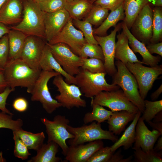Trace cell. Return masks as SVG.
Returning a JSON list of instances; mask_svg holds the SVG:
<instances>
[{
	"label": "cell",
	"mask_w": 162,
	"mask_h": 162,
	"mask_svg": "<svg viewBox=\"0 0 162 162\" xmlns=\"http://www.w3.org/2000/svg\"><path fill=\"white\" fill-rule=\"evenodd\" d=\"M41 70L31 68L19 58L8 59L3 71L8 86L12 88H26L30 93Z\"/></svg>",
	"instance_id": "1"
},
{
	"label": "cell",
	"mask_w": 162,
	"mask_h": 162,
	"mask_svg": "<svg viewBox=\"0 0 162 162\" xmlns=\"http://www.w3.org/2000/svg\"><path fill=\"white\" fill-rule=\"evenodd\" d=\"M23 15L21 21L11 28L22 32L27 36L45 38V13L34 0H23Z\"/></svg>",
	"instance_id": "2"
},
{
	"label": "cell",
	"mask_w": 162,
	"mask_h": 162,
	"mask_svg": "<svg viewBox=\"0 0 162 162\" xmlns=\"http://www.w3.org/2000/svg\"><path fill=\"white\" fill-rule=\"evenodd\" d=\"M117 71L112 76V84L122 88L127 98L142 113L145 110L144 100L141 97L137 81L125 65L120 61L115 62Z\"/></svg>",
	"instance_id": "3"
},
{
	"label": "cell",
	"mask_w": 162,
	"mask_h": 162,
	"mask_svg": "<svg viewBox=\"0 0 162 162\" xmlns=\"http://www.w3.org/2000/svg\"><path fill=\"white\" fill-rule=\"evenodd\" d=\"M106 73H92L80 68L75 76V85L82 94L91 99L101 92L111 91L119 89L117 85L108 84L105 76Z\"/></svg>",
	"instance_id": "4"
},
{
	"label": "cell",
	"mask_w": 162,
	"mask_h": 162,
	"mask_svg": "<svg viewBox=\"0 0 162 162\" xmlns=\"http://www.w3.org/2000/svg\"><path fill=\"white\" fill-rule=\"evenodd\" d=\"M67 130L74 136L73 138L69 139L68 142L70 146H76L102 140H109L115 142L118 139V136L111 132L103 129L101 124L94 121L89 125L79 127L68 125Z\"/></svg>",
	"instance_id": "5"
},
{
	"label": "cell",
	"mask_w": 162,
	"mask_h": 162,
	"mask_svg": "<svg viewBox=\"0 0 162 162\" xmlns=\"http://www.w3.org/2000/svg\"><path fill=\"white\" fill-rule=\"evenodd\" d=\"M59 74H60L54 71L42 70L30 93L31 100L40 102L44 109L49 114L62 106L60 103L52 97L48 86L49 80Z\"/></svg>",
	"instance_id": "6"
},
{
	"label": "cell",
	"mask_w": 162,
	"mask_h": 162,
	"mask_svg": "<svg viewBox=\"0 0 162 162\" xmlns=\"http://www.w3.org/2000/svg\"><path fill=\"white\" fill-rule=\"evenodd\" d=\"M40 121L46 127L48 135L47 142L53 141L56 143L65 156L69 147L67 144L66 140L74 137L67 130L69 120L64 116L58 115L54 117L52 121L45 117L41 118Z\"/></svg>",
	"instance_id": "7"
},
{
	"label": "cell",
	"mask_w": 162,
	"mask_h": 162,
	"mask_svg": "<svg viewBox=\"0 0 162 162\" xmlns=\"http://www.w3.org/2000/svg\"><path fill=\"white\" fill-rule=\"evenodd\" d=\"M142 64L127 62L125 65L135 77L141 97L145 100L155 81L162 74V65L147 67Z\"/></svg>",
	"instance_id": "8"
},
{
	"label": "cell",
	"mask_w": 162,
	"mask_h": 162,
	"mask_svg": "<svg viewBox=\"0 0 162 162\" xmlns=\"http://www.w3.org/2000/svg\"><path fill=\"white\" fill-rule=\"evenodd\" d=\"M52 83L59 92L55 96V99L62 106L69 110L74 107L86 106V102L82 98V94L77 86L67 83L60 74L54 77Z\"/></svg>",
	"instance_id": "9"
},
{
	"label": "cell",
	"mask_w": 162,
	"mask_h": 162,
	"mask_svg": "<svg viewBox=\"0 0 162 162\" xmlns=\"http://www.w3.org/2000/svg\"><path fill=\"white\" fill-rule=\"evenodd\" d=\"M92 104L107 107L112 112L125 110L136 114L139 111L127 98L122 90L119 89L101 92L91 99V104Z\"/></svg>",
	"instance_id": "10"
},
{
	"label": "cell",
	"mask_w": 162,
	"mask_h": 162,
	"mask_svg": "<svg viewBox=\"0 0 162 162\" xmlns=\"http://www.w3.org/2000/svg\"><path fill=\"white\" fill-rule=\"evenodd\" d=\"M47 44L53 57L63 69L74 76L79 72L83 62V58L74 53L67 45L63 43Z\"/></svg>",
	"instance_id": "11"
},
{
	"label": "cell",
	"mask_w": 162,
	"mask_h": 162,
	"mask_svg": "<svg viewBox=\"0 0 162 162\" xmlns=\"http://www.w3.org/2000/svg\"><path fill=\"white\" fill-rule=\"evenodd\" d=\"M72 20L70 17L62 30L47 42L51 45L58 43L65 44L74 53L80 56V50L86 42L82 32L74 26Z\"/></svg>",
	"instance_id": "12"
},
{
	"label": "cell",
	"mask_w": 162,
	"mask_h": 162,
	"mask_svg": "<svg viewBox=\"0 0 162 162\" xmlns=\"http://www.w3.org/2000/svg\"><path fill=\"white\" fill-rule=\"evenodd\" d=\"M153 19L152 9L148 4L139 13L130 28L132 35L146 45L152 36Z\"/></svg>",
	"instance_id": "13"
},
{
	"label": "cell",
	"mask_w": 162,
	"mask_h": 162,
	"mask_svg": "<svg viewBox=\"0 0 162 162\" xmlns=\"http://www.w3.org/2000/svg\"><path fill=\"white\" fill-rule=\"evenodd\" d=\"M121 28V23H120L115 26L114 29L108 35L100 36L94 35L103 52L106 74L112 76L117 71L115 63L116 37L117 32Z\"/></svg>",
	"instance_id": "14"
},
{
	"label": "cell",
	"mask_w": 162,
	"mask_h": 162,
	"mask_svg": "<svg viewBox=\"0 0 162 162\" xmlns=\"http://www.w3.org/2000/svg\"><path fill=\"white\" fill-rule=\"evenodd\" d=\"M46 43L40 38L27 36L20 58L31 68L41 69L39 62Z\"/></svg>",
	"instance_id": "15"
},
{
	"label": "cell",
	"mask_w": 162,
	"mask_h": 162,
	"mask_svg": "<svg viewBox=\"0 0 162 162\" xmlns=\"http://www.w3.org/2000/svg\"><path fill=\"white\" fill-rule=\"evenodd\" d=\"M136 136L132 149L140 148L143 151L149 152L153 149L154 145L159 137L162 136L158 131L149 130L143 120L139 118L136 127Z\"/></svg>",
	"instance_id": "16"
},
{
	"label": "cell",
	"mask_w": 162,
	"mask_h": 162,
	"mask_svg": "<svg viewBox=\"0 0 162 162\" xmlns=\"http://www.w3.org/2000/svg\"><path fill=\"white\" fill-rule=\"evenodd\" d=\"M70 17L69 13L65 8L52 13H45V39L48 42L62 30Z\"/></svg>",
	"instance_id": "17"
},
{
	"label": "cell",
	"mask_w": 162,
	"mask_h": 162,
	"mask_svg": "<svg viewBox=\"0 0 162 162\" xmlns=\"http://www.w3.org/2000/svg\"><path fill=\"white\" fill-rule=\"evenodd\" d=\"M104 146L102 140L89 142L86 144L70 146L65 159L70 162H87L94 153Z\"/></svg>",
	"instance_id": "18"
},
{
	"label": "cell",
	"mask_w": 162,
	"mask_h": 162,
	"mask_svg": "<svg viewBox=\"0 0 162 162\" xmlns=\"http://www.w3.org/2000/svg\"><path fill=\"white\" fill-rule=\"evenodd\" d=\"M122 28L127 36L129 46L134 53H139L142 58V62L144 64L150 67L158 65L161 58L158 56H154L148 51L146 45L136 38L131 34L125 23L123 21L121 23Z\"/></svg>",
	"instance_id": "19"
},
{
	"label": "cell",
	"mask_w": 162,
	"mask_h": 162,
	"mask_svg": "<svg viewBox=\"0 0 162 162\" xmlns=\"http://www.w3.org/2000/svg\"><path fill=\"white\" fill-rule=\"evenodd\" d=\"M39 66L42 70L55 71L65 77V81L69 84H75V76L66 73L55 58L51 52L50 46L47 42L40 58Z\"/></svg>",
	"instance_id": "20"
},
{
	"label": "cell",
	"mask_w": 162,
	"mask_h": 162,
	"mask_svg": "<svg viewBox=\"0 0 162 162\" xmlns=\"http://www.w3.org/2000/svg\"><path fill=\"white\" fill-rule=\"evenodd\" d=\"M23 8L20 0H8L0 10V22L6 25L19 22Z\"/></svg>",
	"instance_id": "21"
},
{
	"label": "cell",
	"mask_w": 162,
	"mask_h": 162,
	"mask_svg": "<svg viewBox=\"0 0 162 162\" xmlns=\"http://www.w3.org/2000/svg\"><path fill=\"white\" fill-rule=\"evenodd\" d=\"M117 41L116 43L115 57L125 64L127 62H138L144 64L139 61L134 53L130 48L128 38L122 31L117 35Z\"/></svg>",
	"instance_id": "22"
},
{
	"label": "cell",
	"mask_w": 162,
	"mask_h": 162,
	"mask_svg": "<svg viewBox=\"0 0 162 162\" xmlns=\"http://www.w3.org/2000/svg\"><path fill=\"white\" fill-rule=\"evenodd\" d=\"M136 114L125 110L112 112L107 120L109 130L115 135H119L124 130L127 124L133 120Z\"/></svg>",
	"instance_id": "23"
},
{
	"label": "cell",
	"mask_w": 162,
	"mask_h": 162,
	"mask_svg": "<svg viewBox=\"0 0 162 162\" xmlns=\"http://www.w3.org/2000/svg\"><path fill=\"white\" fill-rule=\"evenodd\" d=\"M9 54L8 59L20 58L27 36L20 31L11 29L8 34Z\"/></svg>",
	"instance_id": "24"
},
{
	"label": "cell",
	"mask_w": 162,
	"mask_h": 162,
	"mask_svg": "<svg viewBox=\"0 0 162 162\" xmlns=\"http://www.w3.org/2000/svg\"><path fill=\"white\" fill-rule=\"evenodd\" d=\"M59 146L50 141L43 144L37 151V154L28 160V162H58L61 158L56 156Z\"/></svg>",
	"instance_id": "25"
},
{
	"label": "cell",
	"mask_w": 162,
	"mask_h": 162,
	"mask_svg": "<svg viewBox=\"0 0 162 162\" xmlns=\"http://www.w3.org/2000/svg\"><path fill=\"white\" fill-rule=\"evenodd\" d=\"M142 113L139 111L136 114L130 125L126 129L121 137L110 146L111 151L115 152L118 148L123 146L124 149L130 148L134 143L136 139V127Z\"/></svg>",
	"instance_id": "26"
},
{
	"label": "cell",
	"mask_w": 162,
	"mask_h": 162,
	"mask_svg": "<svg viewBox=\"0 0 162 162\" xmlns=\"http://www.w3.org/2000/svg\"><path fill=\"white\" fill-rule=\"evenodd\" d=\"M124 2L117 9L111 11L98 27L93 29L94 34L100 36H105L110 27H115L119 21H124Z\"/></svg>",
	"instance_id": "27"
},
{
	"label": "cell",
	"mask_w": 162,
	"mask_h": 162,
	"mask_svg": "<svg viewBox=\"0 0 162 162\" xmlns=\"http://www.w3.org/2000/svg\"><path fill=\"white\" fill-rule=\"evenodd\" d=\"M152 0H125V18L123 22L130 29L137 15L142 8Z\"/></svg>",
	"instance_id": "28"
},
{
	"label": "cell",
	"mask_w": 162,
	"mask_h": 162,
	"mask_svg": "<svg viewBox=\"0 0 162 162\" xmlns=\"http://www.w3.org/2000/svg\"><path fill=\"white\" fill-rule=\"evenodd\" d=\"M91 0H80L67 2L64 8L73 19L85 18L93 6Z\"/></svg>",
	"instance_id": "29"
},
{
	"label": "cell",
	"mask_w": 162,
	"mask_h": 162,
	"mask_svg": "<svg viewBox=\"0 0 162 162\" xmlns=\"http://www.w3.org/2000/svg\"><path fill=\"white\" fill-rule=\"evenodd\" d=\"M23 141L28 149H38L44 144L45 136L43 132L33 133L21 128L12 131Z\"/></svg>",
	"instance_id": "30"
},
{
	"label": "cell",
	"mask_w": 162,
	"mask_h": 162,
	"mask_svg": "<svg viewBox=\"0 0 162 162\" xmlns=\"http://www.w3.org/2000/svg\"><path fill=\"white\" fill-rule=\"evenodd\" d=\"M121 152L120 149L115 153L111 151L110 146L103 147L94 153L87 162H124Z\"/></svg>",
	"instance_id": "31"
},
{
	"label": "cell",
	"mask_w": 162,
	"mask_h": 162,
	"mask_svg": "<svg viewBox=\"0 0 162 162\" xmlns=\"http://www.w3.org/2000/svg\"><path fill=\"white\" fill-rule=\"evenodd\" d=\"M92 110L85 114L83 122L85 124L96 121L100 123L107 120L112 115V112L104 108L103 106L97 104H91Z\"/></svg>",
	"instance_id": "32"
},
{
	"label": "cell",
	"mask_w": 162,
	"mask_h": 162,
	"mask_svg": "<svg viewBox=\"0 0 162 162\" xmlns=\"http://www.w3.org/2000/svg\"><path fill=\"white\" fill-rule=\"evenodd\" d=\"M153 13V33L150 43L155 44L162 41V10L161 7L155 6Z\"/></svg>",
	"instance_id": "33"
},
{
	"label": "cell",
	"mask_w": 162,
	"mask_h": 162,
	"mask_svg": "<svg viewBox=\"0 0 162 162\" xmlns=\"http://www.w3.org/2000/svg\"><path fill=\"white\" fill-rule=\"evenodd\" d=\"M109 10L100 6L93 5L90 11L85 17L84 20L92 25L100 26L108 15Z\"/></svg>",
	"instance_id": "34"
},
{
	"label": "cell",
	"mask_w": 162,
	"mask_h": 162,
	"mask_svg": "<svg viewBox=\"0 0 162 162\" xmlns=\"http://www.w3.org/2000/svg\"><path fill=\"white\" fill-rule=\"evenodd\" d=\"M134 161L136 162H162V153L153 149L148 152L143 151L140 148L134 149Z\"/></svg>",
	"instance_id": "35"
},
{
	"label": "cell",
	"mask_w": 162,
	"mask_h": 162,
	"mask_svg": "<svg viewBox=\"0 0 162 162\" xmlns=\"http://www.w3.org/2000/svg\"><path fill=\"white\" fill-rule=\"evenodd\" d=\"M145 110L141 118L146 122L151 121L159 112L162 111V100L150 101L144 100Z\"/></svg>",
	"instance_id": "36"
},
{
	"label": "cell",
	"mask_w": 162,
	"mask_h": 162,
	"mask_svg": "<svg viewBox=\"0 0 162 162\" xmlns=\"http://www.w3.org/2000/svg\"><path fill=\"white\" fill-rule=\"evenodd\" d=\"M72 21L73 24L82 32L87 43L99 44L94 37L91 24L85 20H81L75 19H73Z\"/></svg>",
	"instance_id": "37"
},
{
	"label": "cell",
	"mask_w": 162,
	"mask_h": 162,
	"mask_svg": "<svg viewBox=\"0 0 162 162\" xmlns=\"http://www.w3.org/2000/svg\"><path fill=\"white\" fill-rule=\"evenodd\" d=\"M80 56L82 57L95 58L104 61L103 52L100 46L98 44L86 43L82 47Z\"/></svg>",
	"instance_id": "38"
},
{
	"label": "cell",
	"mask_w": 162,
	"mask_h": 162,
	"mask_svg": "<svg viewBox=\"0 0 162 162\" xmlns=\"http://www.w3.org/2000/svg\"><path fill=\"white\" fill-rule=\"evenodd\" d=\"M82 69L92 73H106L104 62L98 58L82 57Z\"/></svg>",
	"instance_id": "39"
},
{
	"label": "cell",
	"mask_w": 162,
	"mask_h": 162,
	"mask_svg": "<svg viewBox=\"0 0 162 162\" xmlns=\"http://www.w3.org/2000/svg\"><path fill=\"white\" fill-rule=\"evenodd\" d=\"M13 116L2 111L0 112V128L8 129L12 131L22 128L23 125L22 120L20 118L14 120Z\"/></svg>",
	"instance_id": "40"
},
{
	"label": "cell",
	"mask_w": 162,
	"mask_h": 162,
	"mask_svg": "<svg viewBox=\"0 0 162 162\" xmlns=\"http://www.w3.org/2000/svg\"><path fill=\"white\" fill-rule=\"evenodd\" d=\"M66 0H46L37 2L41 9L46 13H51L64 8Z\"/></svg>",
	"instance_id": "41"
},
{
	"label": "cell",
	"mask_w": 162,
	"mask_h": 162,
	"mask_svg": "<svg viewBox=\"0 0 162 162\" xmlns=\"http://www.w3.org/2000/svg\"><path fill=\"white\" fill-rule=\"evenodd\" d=\"M13 133L14 142V156L22 160L27 159L29 156L31 155L28 148L22 140L15 133Z\"/></svg>",
	"instance_id": "42"
},
{
	"label": "cell",
	"mask_w": 162,
	"mask_h": 162,
	"mask_svg": "<svg viewBox=\"0 0 162 162\" xmlns=\"http://www.w3.org/2000/svg\"><path fill=\"white\" fill-rule=\"evenodd\" d=\"M9 48L7 34L0 40V68L4 69L8 60Z\"/></svg>",
	"instance_id": "43"
},
{
	"label": "cell",
	"mask_w": 162,
	"mask_h": 162,
	"mask_svg": "<svg viewBox=\"0 0 162 162\" xmlns=\"http://www.w3.org/2000/svg\"><path fill=\"white\" fill-rule=\"evenodd\" d=\"M125 0H96L94 2L95 4L100 6L102 7L113 11L118 8Z\"/></svg>",
	"instance_id": "44"
},
{
	"label": "cell",
	"mask_w": 162,
	"mask_h": 162,
	"mask_svg": "<svg viewBox=\"0 0 162 162\" xmlns=\"http://www.w3.org/2000/svg\"><path fill=\"white\" fill-rule=\"evenodd\" d=\"M15 88H12L8 86L2 93H0V110L2 112L7 114L13 115V114L6 107V100L10 94L14 91Z\"/></svg>",
	"instance_id": "45"
},
{
	"label": "cell",
	"mask_w": 162,
	"mask_h": 162,
	"mask_svg": "<svg viewBox=\"0 0 162 162\" xmlns=\"http://www.w3.org/2000/svg\"><path fill=\"white\" fill-rule=\"evenodd\" d=\"M13 106L15 110L19 112H23L28 108V102L24 98H18L14 101Z\"/></svg>",
	"instance_id": "46"
},
{
	"label": "cell",
	"mask_w": 162,
	"mask_h": 162,
	"mask_svg": "<svg viewBox=\"0 0 162 162\" xmlns=\"http://www.w3.org/2000/svg\"><path fill=\"white\" fill-rule=\"evenodd\" d=\"M146 47L151 54L155 53L162 56V42L155 44L149 43L146 45Z\"/></svg>",
	"instance_id": "47"
},
{
	"label": "cell",
	"mask_w": 162,
	"mask_h": 162,
	"mask_svg": "<svg viewBox=\"0 0 162 162\" xmlns=\"http://www.w3.org/2000/svg\"><path fill=\"white\" fill-rule=\"evenodd\" d=\"M3 70L0 71V93L8 86L4 77Z\"/></svg>",
	"instance_id": "48"
},
{
	"label": "cell",
	"mask_w": 162,
	"mask_h": 162,
	"mask_svg": "<svg viewBox=\"0 0 162 162\" xmlns=\"http://www.w3.org/2000/svg\"><path fill=\"white\" fill-rule=\"evenodd\" d=\"M148 123L152 128L153 129L157 130L162 135V122H154L151 121L148 122Z\"/></svg>",
	"instance_id": "49"
},
{
	"label": "cell",
	"mask_w": 162,
	"mask_h": 162,
	"mask_svg": "<svg viewBox=\"0 0 162 162\" xmlns=\"http://www.w3.org/2000/svg\"><path fill=\"white\" fill-rule=\"evenodd\" d=\"M10 30L7 25L0 22V40L4 36L8 34Z\"/></svg>",
	"instance_id": "50"
},
{
	"label": "cell",
	"mask_w": 162,
	"mask_h": 162,
	"mask_svg": "<svg viewBox=\"0 0 162 162\" xmlns=\"http://www.w3.org/2000/svg\"><path fill=\"white\" fill-rule=\"evenodd\" d=\"M162 92V84H161L158 88L152 93L151 95V98L152 100L157 99Z\"/></svg>",
	"instance_id": "51"
},
{
	"label": "cell",
	"mask_w": 162,
	"mask_h": 162,
	"mask_svg": "<svg viewBox=\"0 0 162 162\" xmlns=\"http://www.w3.org/2000/svg\"><path fill=\"white\" fill-rule=\"evenodd\" d=\"M157 142L153 148V150L157 152L162 153V136L159 137Z\"/></svg>",
	"instance_id": "52"
},
{
	"label": "cell",
	"mask_w": 162,
	"mask_h": 162,
	"mask_svg": "<svg viewBox=\"0 0 162 162\" xmlns=\"http://www.w3.org/2000/svg\"><path fill=\"white\" fill-rule=\"evenodd\" d=\"M152 122H159L162 121V111L158 113L152 119Z\"/></svg>",
	"instance_id": "53"
},
{
	"label": "cell",
	"mask_w": 162,
	"mask_h": 162,
	"mask_svg": "<svg viewBox=\"0 0 162 162\" xmlns=\"http://www.w3.org/2000/svg\"><path fill=\"white\" fill-rule=\"evenodd\" d=\"M153 4L155 6L162 7V0H153Z\"/></svg>",
	"instance_id": "54"
},
{
	"label": "cell",
	"mask_w": 162,
	"mask_h": 162,
	"mask_svg": "<svg viewBox=\"0 0 162 162\" xmlns=\"http://www.w3.org/2000/svg\"><path fill=\"white\" fill-rule=\"evenodd\" d=\"M8 0H0V10Z\"/></svg>",
	"instance_id": "55"
},
{
	"label": "cell",
	"mask_w": 162,
	"mask_h": 162,
	"mask_svg": "<svg viewBox=\"0 0 162 162\" xmlns=\"http://www.w3.org/2000/svg\"><path fill=\"white\" fill-rule=\"evenodd\" d=\"M6 159L4 158L2 155V152H0V162H6Z\"/></svg>",
	"instance_id": "56"
},
{
	"label": "cell",
	"mask_w": 162,
	"mask_h": 162,
	"mask_svg": "<svg viewBox=\"0 0 162 162\" xmlns=\"http://www.w3.org/2000/svg\"><path fill=\"white\" fill-rule=\"evenodd\" d=\"M36 2H40L44 1L46 0H34Z\"/></svg>",
	"instance_id": "57"
},
{
	"label": "cell",
	"mask_w": 162,
	"mask_h": 162,
	"mask_svg": "<svg viewBox=\"0 0 162 162\" xmlns=\"http://www.w3.org/2000/svg\"><path fill=\"white\" fill-rule=\"evenodd\" d=\"M67 1V2H71L74 1H76V0H66Z\"/></svg>",
	"instance_id": "58"
},
{
	"label": "cell",
	"mask_w": 162,
	"mask_h": 162,
	"mask_svg": "<svg viewBox=\"0 0 162 162\" xmlns=\"http://www.w3.org/2000/svg\"><path fill=\"white\" fill-rule=\"evenodd\" d=\"M3 70H4L3 69H2L0 68V71Z\"/></svg>",
	"instance_id": "59"
},
{
	"label": "cell",
	"mask_w": 162,
	"mask_h": 162,
	"mask_svg": "<svg viewBox=\"0 0 162 162\" xmlns=\"http://www.w3.org/2000/svg\"><path fill=\"white\" fill-rule=\"evenodd\" d=\"M96 0H91V1L93 3Z\"/></svg>",
	"instance_id": "60"
},
{
	"label": "cell",
	"mask_w": 162,
	"mask_h": 162,
	"mask_svg": "<svg viewBox=\"0 0 162 162\" xmlns=\"http://www.w3.org/2000/svg\"></svg>",
	"instance_id": "61"
}]
</instances>
